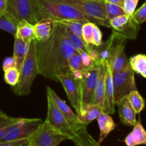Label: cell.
<instances>
[{
    "instance_id": "1",
    "label": "cell",
    "mask_w": 146,
    "mask_h": 146,
    "mask_svg": "<svg viewBox=\"0 0 146 146\" xmlns=\"http://www.w3.org/2000/svg\"><path fill=\"white\" fill-rule=\"evenodd\" d=\"M76 51L67 36L66 26L54 21L51 36L44 41L36 40L38 74L50 81H57L58 74L71 73L68 60Z\"/></svg>"
},
{
    "instance_id": "2",
    "label": "cell",
    "mask_w": 146,
    "mask_h": 146,
    "mask_svg": "<svg viewBox=\"0 0 146 146\" xmlns=\"http://www.w3.org/2000/svg\"><path fill=\"white\" fill-rule=\"evenodd\" d=\"M43 19L49 18L55 21L79 20L97 24L94 18L88 17L74 7L54 0H38ZM98 25V24H97Z\"/></svg>"
},
{
    "instance_id": "3",
    "label": "cell",
    "mask_w": 146,
    "mask_h": 146,
    "mask_svg": "<svg viewBox=\"0 0 146 146\" xmlns=\"http://www.w3.org/2000/svg\"><path fill=\"white\" fill-rule=\"evenodd\" d=\"M125 38L113 31L101 51L100 58L108 63L113 73H117L129 66V60L125 52Z\"/></svg>"
},
{
    "instance_id": "4",
    "label": "cell",
    "mask_w": 146,
    "mask_h": 146,
    "mask_svg": "<svg viewBox=\"0 0 146 146\" xmlns=\"http://www.w3.org/2000/svg\"><path fill=\"white\" fill-rule=\"evenodd\" d=\"M38 74L36 39H34L30 43L28 53L20 70L19 80L18 84L13 87V92L19 96H28L31 92L33 82Z\"/></svg>"
},
{
    "instance_id": "5",
    "label": "cell",
    "mask_w": 146,
    "mask_h": 146,
    "mask_svg": "<svg viewBox=\"0 0 146 146\" xmlns=\"http://www.w3.org/2000/svg\"><path fill=\"white\" fill-rule=\"evenodd\" d=\"M65 3L88 17L94 18L98 26L111 28L109 20L107 18L104 0H54Z\"/></svg>"
},
{
    "instance_id": "6",
    "label": "cell",
    "mask_w": 146,
    "mask_h": 146,
    "mask_svg": "<svg viewBox=\"0 0 146 146\" xmlns=\"http://www.w3.org/2000/svg\"><path fill=\"white\" fill-rule=\"evenodd\" d=\"M31 146H58L70 137L44 121L29 138Z\"/></svg>"
},
{
    "instance_id": "7",
    "label": "cell",
    "mask_w": 146,
    "mask_h": 146,
    "mask_svg": "<svg viewBox=\"0 0 146 146\" xmlns=\"http://www.w3.org/2000/svg\"><path fill=\"white\" fill-rule=\"evenodd\" d=\"M7 11L18 21H26L34 25L43 19L38 0H27L9 4Z\"/></svg>"
},
{
    "instance_id": "8",
    "label": "cell",
    "mask_w": 146,
    "mask_h": 146,
    "mask_svg": "<svg viewBox=\"0 0 146 146\" xmlns=\"http://www.w3.org/2000/svg\"><path fill=\"white\" fill-rule=\"evenodd\" d=\"M114 88V103L115 105L126 97L131 91L137 90L135 80V72L131 66L117 73H113Z\"/></svg>"
},
{
    "instance_id": "9",
    "label": "cell",
    "mask_w": 146,
    "mask_h": 146,
    "mask_svg": "<svg viewBox=\"0 0 146 146\" xmlns=\"http://www.w3.org/2000/svg\"><path fill=\"white\" fill-rule=\"evenodd\" d=\"M47 98V115L45 121L59 130L63 133L66 134L71 138L75 135L77 130L84 126H78L70 122L65 115L58 109L57 106L54 104L51 97L46 94Z\"/></svg>"
},
{
    "instance_id": "10",
    "label": "cell",
    "mask_w": 146,
    "mask_h": 146,
    "mask_svg": "<svg viewBox=\"0 0 146 146\" xmlns=\"http://www.w3.org/2000/svg\"><path fill=\"white\" fill-rule=\"evenodd\" d=\"M42 122L40 118H19L17 123L9 128L1 141L30 138Z\"/></svg>"
},
{
    "instance_id": "11",
    "label": "cell",
    "mask_w": 146,
    "mask_h": 146,
    "mask_svg": "<svg viewBox=\"0 0 146 146\" xmlns=\"http://www.w3.org/2000/svg\"><path fill=\"white\" fill-rule=\"evenodd\" d=\"M98 70L99 66L98 62L89 68L84 70L82 78L78 80L81 94V107L83 105L92 103L98 78Z\"/></svg>"
},
{
    "instance_id": "12",
    "label": "cell",
    "mask_w": 146,
    "mask_h": 146,
    "mask_svg": "<svg viewBox=\"0 0 146 146\" xmlns=\"http://www.w3.org/2000/svg\"><path fill=\"white\" fill-rule=\"evenodd\" d=\"M111 28L125 39L135 40L138 35L139 25L133 15L118 16L109 21Z\"/></svg>"
},
{
    "instance_id": "13",
    "label": "cell",
    "mask_w": 146,
    "mask_h": 146,
    "mask_svg": "<svg viewBox=\"0 0 146 146\" xmlns=\"http://www.w3.org/2000/svg\"><path fill=\"white\" fill-rule=\"evenodd\" d=\"M57 81H59L64 87L70 104L78 113L81 108V94L79 83L71 73L60 74L56 76Z\"/></svg>"
},
{
    "instance_id": "14",
    "label": "cell",
    "mask_w": 146,
    "mask_h": 146,
    "mask_svg": "<svg viewBox=\"0 0 146 146\" xmlns=\"http://www.w3.org/2000/svg\"><path fill=\"white\" fill-rule=\"evenodd\" d=\"M98 66H99V70H98V78H97L92 104L102 107L104 111L105 110V74L106 69V61L100 60L98 62Z\"/></svg>"
},
{
    "instance_id": "15",
    "label": "cell",
    "mask_w": 146,
    "mask_h": 146,
    "mask_svg": "<svg viewBox=\"0 0 146 146\" xmlns=\"http://www.w3.org/2000/svg\"><path fill=\"white\" fill-rule=\"evenodd\" d=\"M106 69L105 74V110L104 112L108 114L115 113L114 103V88L113 82V72L108 63L106 61Z\"/></svg>"
},
{
    "instance_id": "16",
    "label": "cell",
    "mask_w": 146,
    "mask_h": 146,
    "mask_svg": "<svg viewBox=\"0 0 146 146\" xmlns=\"http://www.w3.org/2000/svg\"><path fill=\"white\" fill-rule=\"evenodd\" d=\"M104 108L94 104L83 105L79 112L76 114L77 121L78 123L88 126V124L96 119L98 115L102 113Z\"/></svg>"
},
{
    "instance_id": "17",
    "label": "cell",
    "mask_w": 146,
    "mask_h": 146,
    "mask_svg": "<svg viewBox=\"0 0 146 146\" xmlns=\"http://www.w3.org/2000/svg\"><path fill=\"white\" fill-rule=\"evenodd\" d=\"M46 94H48V95L51 97V99H52L53 101L54 102V104L57 106L58 109L61 111V113L65 115L66 118L70 122L72 123L74 125H78V126H84V125H85L78 123V121H77L76 114L75 113L73 112V111L71 109V108L67 105L66 103L64 100L61 99V98L57 95L56 93L50 86L46 87ZM85 126H87V125H85Z\"/></svg>"
},
{
    "instance_id": "18",
    "label": "cell",
    "mask_w": 146,
    "mask_h": 146,
    "mask_svg": "<svg viewBox=\"0 0 146 146\" xmlns=\"http://www.w3.org/2000/svg\"><path fill=\"white\" fill-rule=\"evenodd\" d=\"M117 105L118 106V113L121 123L128 126H134L137 122V113L127 97L121 100Z\"/></svg>"
},
{
    "instance_id": "19",
    "label": "cell",
    "mask_w": 146,
    "mask_h": 146,
    "mask_svg": "<svg viewBox=\"0 0 146 146\" xmlns=\"http://www.w3.org/2000/svg\"><path fill=\"white\" fill-rule=\"evenodd\" d=\"M31 41H24L18 38H15V40H14V52H13L12 58L14 59L15 67L19 71L28 53Z\"/></svg>"
},
{
    "instance_id": "20",
    "label": "cell",
    "mask_w": 146,
    "mask_h": 146,
    "mask_svg": "<svg viewBox=\"0 0 146 146\" xmlns=\"http://www.w3.org/2000/svg\"><path fill=\"white\" fill-rule=\"evenodd\" d=\"M124 142L127 146L146 145V131L141 121H137L133 131L125 137Z\"/></svg>"
},
{
    "instance_id": "21",
    "label": "cell",
    "mask_w": 146,
    "mask_h": 146,
    "mask_svg": "<svg viewBox=\"0 0 146 146\" xmlns=\"http://www.w3.org/2000/svg\"><path fill=\"white\" fill-rule=\"evenodd\" d=\"M96 120L98 121L100 130V135L98 142L101 143L109 135L110 133L115 130L116 124L114 122L113 118L110 116L109 114L105 112H103L102 113L100 114Z\"/></svg>"
},
{
    "instance_id": "22",
    "label": "cell",
    "mask_w": 146,
    "mask_h": 146,
    "mask_svg": "<svg viewBox=\"0 0 146 146\" xmlns=\"http://www.w3.org/2000/svg\"><path fill=\"white\" fill-rule=\"evenodd\" d=\"M54 21L49 18H44L34 25L36 40L44 41L47 39L52 34Z\"/></svg>"
},
{
    "instance_id": "23",
    "label": "cell",
    "mask_w": 146,
    "mask_h": 146,
    "mask_svg": "<svg viewBox=\"0 0 146 146\" xmlns=\"http://www.w3.org/2000/svg\"><path fill=\"white\" fill-rule=\"evenodd\" d=\"M71 141L76 146H102L90 135L87 131V126L78 128Z\"/></svg>"
},
{
    "instance_id": "24",
    "label": "cell",
    "mask_w": 146,
    "mask_h": 146,
    "mask_svg": "<svg viewBox=\"0 0 146 146\" xmlns=\"http://www.w3.org/2000/svg\"><path fill=\"white\" fill-rule=\"evenodd\" d=\"M14 37L24 41H32L36 39L34 24H30L26 21H19L17 25Z\"/></svg>"
},
{
    "instance_id": "25",
    "label": "cell",
    "mask_w": 146,
    "mask_h": 146,
    "mask_svg": "<svg viewBox=\"0 0 146 146\" xmlns=\"http://www.w3.org/2000/svg\"><path fill=\"white\" fill-rule=\"evenodd\" d=\"M129 65L134 72L146 78V55L137 54L129 58Z\"/></svg>"
},
{
    "instance_id": "26",
    "label": "cell",
    "mask_w": 146,
    "mask_h": 146,
    "mask_svg": "<svg viewBox=\"0 0 146 146\" xmlns=\"http://www.w3.org/2000/svg\"><path fill=\"white\" fill-rule=\"evenodd\" d=\"M19 23V21H17L9 13L6 11L4 16L0 17V29L14 36Z\"/></svg>"
},
{
    "instance_id": "27",
    "label": "cell",
    "mask_w": 146,
    "mask_h": 146,
    "mask_svg": "<svg viewBox=\"0 0 146 146\" xmlns=\"http://www.w3.org/2000/svg\"><path fill=\"white\" fill-rule=\"evenodd\" d=\"M19 118L10 116L0 109V142L9 128L18 121Z\"/></svg>"
},
{
    "instance_id": "28",
    "label": "cell",
    "mask_w": 146,
    "mask_h": 146,
    "mask_svg": "<svg viewBox=\"0 0 146 146\" xmlns=\"http://www.w3.org/2000/svg\"><path fill=\"white\" fill-rule=\"evenodd\" d=\"M66 34L68 36V38L71 41V42L72 43V44L74 45V48L78 52H81V51H85L86 53H89L90 51L94 47L91 48V47L88 46L86 44L84 41V40L82 39V38L76 35L75 34H74L73 32H71L69 29L66 28Z\"/></svg>"
},
{
    "instance_id": "29",
    "label": "cell",
    "mask_w": 146,
    "mask_h": 146,
    "mask_svg": "<svg viewBox=\"0 0 146 146\" xmlns=\"http://www.w3.org/2000/svg\"><path fill=\"white\" fill-rule=\"evenodd\" d=\"M126 97L136 113H140L144 109L145 101L137 90L131 91Z\"/></svg>"
},
{
    "instance_id": "30",
    "label": "cell",
    "mask_w": 146,
    "mask_h": 146,
    "mask_svg": "<svg viewBox=\"0 0 146 146\" xmlns=\"http://www.w3.org/2000/svg\"><path fill=\"white\" fill-rule=\"evenodd\" d=\"M4 72V79L6 84L12 87L15 86L19 80L20 71L15 66H13L6 69Z\"/></svg>"
},
{
    "instance_id": "31",
    "label": "cell",
    "mask_w": 146,
    "mask_h": 146,
    "mask_svg": "<svg viewBox=\"0 0 146 146\" xmlns=\"http://www.w3.org/2000/svg\"><path fill=\"white\" fill-rule=\"evenodd\" d=\"M58 22L61 23L66 26L68 29H69L76 35L80 37L82 36V27L84 23H86L85 21H79V20H66V21H58Z\"/></svg>"
},
{
    "instance_id": "32",
    "label": "cell",
    "mask_w": 146,
    "mask_h": 146,
    "mask_svg": "<svg viewBox=\"0 0 146 146\" xmlns=\"http://www.w3.org/2000/svg\"><path fill=\"white\" fill-rule=\"evenodd\" d=\"M105 10L106 14L108 19L111 20L115 17H118V16L123 15L125 14L123 7H119L115 4H111V3L106 2L105 1Z\"/></svg>"
},
{
    "instance_id": "33",
    "label": "cell",
    "mask_w": 146,
    "mask_h": 146,
    "mask_svg": "<svg viewBox=\"0 0 146 146\" xmlns=\"http://www.w3.org/2000/svg\"><path fill=\"white\" fill-rule=\"evenodd\" d=\"M94 25H95V23L86 22L84 23L82 27V36H81L82 39L91 48L94 47V46L92 45L93 29H94Z\"/></svg>"
},
{
    "instance_id": "34",
    "label": "cell",
    "mask_w": 146,
    "mask_h": 146,
    "mask_svg": "<svg viewBox=\"0 0 146 146\" xmlns=\"http://www.w3.org/2000/svg\"><path fill=\"white\" fill-rule=\"evenodd\" d=\"M68 66L71 72L72 71H84L81 56L77 51L68 60Z\"/></svg>"
},
{
    "instance_id": "35",
    "label": "cell",
    "mask_w": 146,
    "mask_h": 146,
    "mask_svg": "<svg viewBox=\"0 0 146 146\" xmlns=\"http://www.w3.org/2000/svg\"><path fill=\"white\" fill-rule=\"evenodd\" d=\"M104 44L103 43V34L101 29L98 27V25L95 24L93 29V36H92V45L94 46L98 47L101 46Z\"/></svg>"
},
{
    "instance_id": "36",
    "label": "cell",
    "mask_w": 146,
    "mask_h": 146,
    "mask_svg": "<svg viewBox=\"0 0 146 146\" xmlns=\"http://www.w3.org/2000/svg\"><path fill=\"white\" fill-rule=\"evenodd\" d=\"M133 16L138 24H141L146 21V2L144 3L138 10L135 11Z\"/></svg>"
},
{
    "instance_id": "37",
    "label": "cell",
    "mask_w": 146,
    "mask_h": 146,
    "mask_svg": "<svg viewBox=\"0 0 146 146\" xmlns=\"http://www.w3.org/2000/svg\"><path fill=\"white\" fill-rule=\"evenodd\" d=\"M139 0H125L123 9L128 15H133L136 9Z\"/></svg>"
},
{
    "instance_id": "38",
    "label": "cell",
    "mask_w": 146,
    "mask_h": 146,
    "mask_svg": "<svg viewBox=\"0 0 146 146\" xmlns=\"http://www.w3.org/2000/svg\"><path fill=\"white\" fill-rule=\"evenodd\" d=\"M78 53H79L80 55H81V60H82L84 70L89 68L90 67H91L92 66H94V64H96V63H95L93 61V59L91 58V57L90 56L89 54H88V53L85 52V51H81V52Z\"/></svg>"
},
{
    "instance_id": "39",
    "label": "cell",
    "mask_w": 146,
    "mask_h": 146,
    "mask_svg": "<svg viewBox=\"0 0 146 146\" xmlns=\"http://www.w3.org/2000/svg\"><path fill=\"white\" fill-rule=\"evenodd\" d=\"M15 66V64H14V59H13L12 57H7L4 60L2 64V68L3 71H5L6 69L9 68H11V67Z\"/></svg>"
},
{
    "instance_id": "40",
    "label": "cell",
    "mask_w": 146,
    "mask_h": 146,
    "mask_svg": "<svg viewBox=\"0 0 146 146\" xmlns=\"http://www.w3.org/2000/svg\"><path fill=\"white\" fill-rule=\"evenodd\" d=\"M7 9V0H0V17L5 14Z\"/></svg>"
},
{
    "instance_id": "41",
    "label": "cell",
    "mask_w": 146,
    "mask_h": 146,
    "mask_svg": "<svg viewBox=\"0 0 146 146\" xmlns=\"http://www.w3.org/2000/svg\"><path fill=\"white\" fill-rule=\"evenodd\" d=\"M104 1H105L106 2L111 3V4H115V5H118L119 6V7L123 8L124 1H125V0H104Z\"/></svg>"
},
{
    "instance_id": "42",
    "label": "cell",
    "mask_w": 146,
    "mask_h": 146,
    "mask_svg": "<svg viewBox=\"0 0 146 146\" xmlns=\"http://www.w3.org/2000/svg\"><path fill=\"white\" fill-rule=\"evenodd\" d=\"M27 1V0H7V5H9V4H15V3L21 2V1Z\"/></svg>"
},
{
    "instance_id": "43",
    "label": "cell",
    "mask_w": 146,
    "mask_h": 146,
    "mask_svg": "<svg viewBox=\"0 0 146 146\" xmlns=\"http://www.w3.org/2000/svg\"><path fill=\"white\" fill-rule=\"evenodd\" d=\"M145 2H146V1H145Z\"/></svg>"
}]
</instances>
